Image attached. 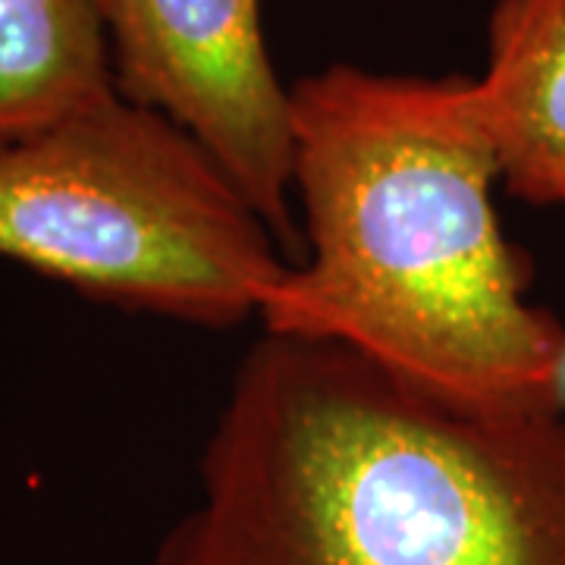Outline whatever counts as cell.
I'll list each match as a JSON object with an SVG mask.
<instances>
[{
	"label": "cell",
	"instance_id": "3957f363",
	"mask_svg": "<svg viewBox=\"0 0 565 565\" xmlns=\"http://www.w3.org/2000/svg\"><path fill=\"white\" fill-rule=\"evenodd\" d=\"M280 239L177 122L120 95L0 145V262L192 327L258 318Z\"/></svg>",
	"mask_w": 565,
	"mask_h": 565
},
{
	"label": "cell",
	"instance_id": "6da1fadb",
	"mask_svg": "<svg viewBox=\"0 0 565 565\" xmlns=\"http://www.w3.org/2000/svg\"><path fill=\"white\" fill-rule=\"evenodd\" d=\"M151 565H565V412L471 405L264 333Z\"/></svg>",
	"mask_w": 565,
	"mask_h": 565
},
{
	"label": "cell",
	"instance_id": "7a4b0ae2",
	"mask_svg": "<svg viewBox=\"0 0 565 565\" xmlns=\"http://www.w3.org/2000/svg\"><path fill=\"white\" fill-rule=\"evenodd\" d=\"M305 262L264 333L337 343L471 405L565 412V323L493 204L500 167L471 76L330 63L292 85Z\"/></svg>",
	"mask_w": 565,
	"mask_h": 565
},
{
	"label": "cell",
	"instance_id": "277c9868",
	"mask_svg": "<svg viewBox=\"0 0 565 565\" xmlns=\"http://www.w3.org/2000/svg\"><path fill=\"white\" fill-rule=\"evenodd\" d=\"M114 85L202 145L292 248V85L264 39V0H98Z\"/></svg>",
	"mask_w": 565,
	"mask_h": 565
},
{
	"label": "cell",
	"instance_id": "8992f818",
	"mask_svg": "<svg viewBox=\"0 0 565 565\" xmlns=\"http://www.w3.org/2000/svg\"><path fill=\"white\" fill-rule=\"evenodd\" d=\"M114 95L98 0H0V145Z\"/></svg>",
	"mask_w": 565,
	"mask_h": 565
},
{
	"label": "cell",
	"instance_id": "5b68a950",
	"mask_svg": "<svg viewBox=\"0 0 565 565\" xmlns=\"http://www.w3.org/2000/svg\"><path fill=\"white\" fill-rule=\"evenodd\" d=\"M475 102L505 192L565 204V0L493 3Z\"/></svg>",
	"mask_w": 565,
	"mask_h": 565
}]
</instances>
